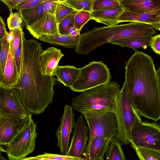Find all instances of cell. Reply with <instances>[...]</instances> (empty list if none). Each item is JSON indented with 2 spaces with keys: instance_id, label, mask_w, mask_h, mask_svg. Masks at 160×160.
<instances>
[{
  "instance_id": "cell-1",
  "label": "cell",
  "mask_w": 160,
  "mask_h": 160,
  "mask_svg": "<svg viewBox=\"0 0 160 160\" xmlns=\"http://www.w3.org/2000/svg\"><path fill=\"white\" fill-rule=\"evenodd\" d=\"M22 32V67L17 84L14 88L28 112L36 115L43 113L52 103L53 87L57 78L42 73L40 56L42 44L36 39L27 40Z\"/></svg>"
},
{
  "instance_id": "cell-2",
  "label": "cell",
  "mask_w": 160,
  "mask_h": 160,
  "mask_svg": "<svg viewBox=\"0 0 160 160\" xmlns=\"http://www.w3.org/2000/svg\"><path fill=\"white\" fill-rule=\"evenodd\" d=\"M127 61L125 81L131 102L141 116L160 119V88L152 58L135 50Z\"/></svg>"
},
{
  "instance_id": "cell-3",
  "label": "cell",
  "mask_w": 160,
  "mask_h": 160,
  "mask_svg": "<svg viewBox=\"0 0 160 160\" xmlns=\"http://www.w3.org/2000/svg\"><path fill=\"white\" fill-rule=\"evenodd\" d=\"M156 33L152 27L139 22H131L112 26L94 27L92 30L80 34L75 51L79 54L87 55L103 44L132 37H152Z\"/></svg>"
},
{
  "instance_id": "cell-4",
  "label": "cell",
  "mask_w": 160,
  "mask_h": 160,
  "mask_svg": "<svg viewBox=\"0 0 160 160\" xmlns=\"http://www.w3.org/2000/svg\"><path fill=\"white\" fill-rule=\"evenodd\" d=\"M120 85L114 81L86 90L72 100V108L81 114L88 112H115Z\"/></svg>"
},
{
  "instance_id": "cell-5",
  "label": "cell",
  "mask_w": 160,
  "mask_h": 160,
  "mask_svg": "<svg viewBox=\"0 0 160 160\" xmlns=\"http://www.w3.org/2000/svg\"><path fill=\"white\" fill-rule=\"evenodd\" d=\"M115 113L118 125L115 138L121 145L128 144L131 141L133 125L142 121L140 115L131 102L125 82L117 98Z\"/></svg>"
},
{
  "instance_id": "cell-6",
  "label": "cell",
  "mask_w": 160,
  "mask_h": 160,
  "mask_svg": "<svg viewBox=\"0 0 160 160\" xmlns=\"http://www.w3.org/2000/svg\"><path fill=\"white\" fill-rule=\"evenodd\" d=\"M37 124L32 117L8 143L0 145V151L7 154L8 160H20L32 152L37 137Z\"/></svg>"
},
{
  "instance_id": "cell-7",
  "label": "cell",
  "mask_w": 160,
  "mask_h": 160,
  "mask_svg": "<svg viewBox=\"0 0 160 160\" xmlns=\"http://www.w3.org/2000/svg\"><path fill=\"white\" fill-rule=\"evenodd\" d=\"M111 79L106 65L101 61H92L80 68L78 79L70 88L73 91L82 92L107 83Z\"/></svg>"
},
{
  "instance_id": "cell-8",
  "label": "cell",
  "mask_w": 160,
  "mask_h": 160,
  "mask_svg": "<svg viewBox=\"0 0 160 160\" xmlns=\"http://www.w3.org/2000/svg\"><path fill=\"white\" fill-rule=\"evenodd\" d=\"M82 114L87 122L89 138L99 137L112 139L116 137L118 125L114 112L107 111L88 112Z\"/></svg>"
},
{
  "instance_id": "cell-9",
  "label": "cell",
  "mask_w": 160,
  "mask_h": 160,
  "mask_svg": "<svg viewBox=\"0 0 160 160\" xmlns=\"http://www.w3.org/2000/svg\"><path fill=\"white\" fill-rule=\"evenodd\" d=\"M132 147L160 151V125L159 123L142 121L135 123L131 134Z\"/></svg>"
},
{
  "instance_id": "cell-10",
  "label": "cell",
  "mask_w": 160,
  "mask_h": 160,
  "mask_svg": "<svg viewBox=\"0 0 160 160\" xmlns=\"http://www.w3.org/2000/svg\"><path fill=\"white\" fill-rule=\"evenodd\" d=\"M0 112L12 114L20 119L32 116L24 107L18 93L13 87H0Z\"/></svg>"
},
{
  "instance_id": "cell-11",
  "label": "cell",
  "mask_w": 160,
  "mask_h": 160,
  "mask_svg": "<svg viewBox=\"0 0 160 160\" xmlns=\"http://www.w3.org/2000/svg\"><path fill=\"white\" fill-rule=\"evenodd\" d=\"M75 115L72 107L65 105L60 123L56 134L58 140L57 145L62 155H67L68 152L70 135L76 123Z\"/></svg>"
},
{
  "instance_id": "cell-12",
  "label": "cell",
  "mask_w": 160,
  "mask_h": 160,
  "mask_svg": "<svg viewBox=\"0 0 160 160\" xmlns=\"http://www.w3.org/2000/svg\"><path fill=\"white\" fill-rule=\"evenodd\" d=\"M31 118L20 119L12 114L0 112V145L9 143Z\"/></svg>"
},
{
  "instance_id": "cell-13",
  "label": "cell",
  "mask_w": 160,
  "mask_h": 160,
  "mask_svg": "<svg viewBox=\"0 0 160 160\" xmlns=\"http://www.w3.org/2000/svg\"><path fill=\"white\" fill-rule=\"evenodd\" d=\"M82 115H80L76 122L73 135L67 155L81 158L87 147L89 137L88 135L89 129L86 124Z\"/></svg>"
},
{
  "instance_id": "cell-14",
  "label": "cell",
  "mask_w": 160,
  "mask_h": 160,
  "mask_svg": "<svg viewBox=\"0 0 160 160\" xmlns=\"http://www.w3.org/2000/svg\"><path fill=\"white\" fill-rule=\"evenodd\" d=\"M26 28L34 38L38 39L42 36L60 35L54 15L45 13L38 21Z\"/></svg>"
},
{
  "instance_id": "cell-15",
  "label": "cell",
  "mask_w": 160,
  "mask_h": 160,
  "mask_svg": "<svg viewBox=\"0 0 160 160\" xmlns=\"http://www.w3.org/2000/svg\"><path fill=\"white\" fill-rule=\"evenodd\" d=\"M64 56L60 49L53 47L42 50L40 56V65L42 73L53 77L61 58Z\"/></svg>"
},
{
  "instance_id": "cell-16",
  "label": "cell",
  "mask_w": 160,
  "mask_h": 160,
  "mask_svg": "<svg viewBox=\"0 0 160 160\" xmlns=\"http://www.w3.org/2000/svg\"><path fill=\"white\" fill-rule=\"evenodd\" d=\"M160 13V8L141 13L123 11L118 19V23L123 22L143 23L158 30L159 27L157 17Z\"/></svg>"
},
{
  "instance_id": "cell-17",
  "label": "cell",
  "mask_w": 160,
  "mask_h": 160,
  "mask_svg": "<svg viewBox=\"0 0 160 160\" xmlns=\"http://www.w3.org/2000/svg\"><path fill=\"white\" fill-rule=\"evenodd\" d=\"M111 139L99 137L89 138L85 152L83 153L85 160L104 159V156Z\"/></svg>"
},
{
  "instance_id": "cell-18",
  "label": "cell",
  "mask_w": 160,
  "mask_h": 160,
  "mask_svg": "<svg viewBox=\"0 0 160 160\" xmlns=\"http://www.w3.org/2000/svg\"><path fill=\"white\" fill-rule=\"evenodd\" d=\"M124 11L141 13L160 8V0H119Z\"/></svg>"
},
{
  "instance_id": "cell-19",
  "label": "cell",
  "mask_w": 160,
  "mask_h": 160,
  "mask_svg": "<svg viewBox=\"0 0 160 160\" xmlns=\"http://www.w3.org/2000/svg\"><path fill=\"white\" fill-rule=\"evenodd\" d=\"M19 75L12 56L10 45L6 63L2 78L0 79V87L11 88L17 83Z\"/></svg>"
},
{
  "instance_id": "cell-20",
  "label": "cell",
  "mask_w": 160,
  "mask_h": 160,
  "mask_svg": "<svg viewBox=\"0 0 160 160\" xmlns=\"http://www.w3.org/2000/svg\"><path fill=\"white\" fill-rule=\"evenodd\" d=\"M121 6L112 8L92 11L91 12L92 19L96 22L104 24L108 26L117 25L118 20L123 12Z\"/></svg>"
},
{
  "instance_id": "cell-21",
  "label": "cell",
  "mask_w": 160,
  "mask_h": 160,
  "mask_svg": "<svg viewBox=\"0 0 160 160\" xmlns=\"http://www.w3.org/2000/svg\"><path fill=\"white\" fill-rule=\"evenodd\" d=\"M80 68L72 65L58 66L53 74L58 81L66 87H71L78 79Z\"/></svg>"
},
{
  "instance_id": "cell-22",
  "label": "cell",
  "mask_w": 160,
  "mask_h": 160,
  "mask_svg": "<svg viewBox=\"0 0 160 160\" xmlns=\"http://www.w3.org/2000/svg\"><path fill=\"white\" fill-rule=\"evenodd\" d=\"M79 39V36L59 35L44 36L41 37L39 40L54 45L71 48H75L78 44Z\"/></svg>"
},
{
  "instance_id": "cell-23",
  "label": "cell",
  "mask_w": 160,
  "mask_h": 160,
  "mask_svg": "<svg viewBox=\"0 0 160 160\" xmlns=\"http://www.w3.org/2000/svg\"><path fill=\"white\" fill-rule=\"evenodd\" d=\"M152 37L141 36L132 37L112 41L110 43L118 45L122 47H128L134 50L141 48L145 49L149 46Z\"/></svg>"
},
{
  "instance_id": "cell-24",
  "label": "cell",
  "mask_w": 160,
  "mask_h": 160,
  "mask_svg": "<svg viewBox=\"0 0 160 160\" xmlns=\"http://www.w3.org/2000/svg\"><path fill=\"white\" fill-rule=\"evenodd\" d=\"M23 21V25L26 27L31 26L39 20L45 14L42 3L32 8L22 11L19 13Z\"/></svg>"
},
{
  "instance_id": "cell-25",
  "label": "cell",
  "mask_w": 160,
  "mask_h": 160,
  "mask_svg": "<svg viewBox=\"0 0 160 160\" xmlns=\"http://www.w3.org/2000/svg\"><path fill=\"white\" fill-rule=\"evenodd\" d=\"M105 153L106 160H126L120 141L115 138L111 139Z\"/></svg>"
},
{
  "instance_id": "cell-26",
  "label": "cell",
  "mask_w": 160,
  "mask_h": 160,
  "mask_svg": "<svg viewBox=\"0 0 160 160\" xmlns=\"http://www.w3.org/2000/svg\"><path fill=\"white\" fill-rule=\"evenodd\" d=\"M68 6L75 11H86L91 12L94 0H63Z\"/></svg>"
},
{
  "instance_id": "cell-27",
  "label": "cell",
  "mask_w": 160,
  "mask_h": 160,
  "mask_svg": "<svg viewBox=\"0 0 160 160\" xmlns=\"http://www.w3.org/2000/svg\"><path fill=\"white\" fill-rule=\"evenodd\" d=\"M140 160H160V151L133 147Z\"/></svg>"
},
{
  "instance_id": "cell-28",
  "label": "cell",
  "mask_w": 160,
  "mask_h": 160,
  "mask_svg": "<svg viewBox=\"0 0 160 160\" xmlns=\"http://www.w3.org/2000/svg\"><path fill=\"white\" fill-rule=\"evenodd\" d=\"M75 11L67 5L63 0H59L54 15L58 23H60L65 18Z\"/></svg>"
},
{
  "instance_id": "cell-29",
  "label": "cell",
  "mask_w": 160,
  "mask_h": 160,
  "mask_svg": "<svg viewBox=\"0 0 160 160\" xmlns=\"http://www.w3.org/2000/svg\"><path fill=\"white\" fill-rule=\"evenodd\" d=\"M78 12L77 11H74L58 24V30L60 35H69V30L71 27L75 26L74 18Z\"/></svg>"
},
{
  "instance_id": "cell-30",
  "label": "cell",
  "mask_w": 160,
  "mask_h": 160,
  "mask_svg": "<svg viewBox=\"0 0 160 160\" xmlns=\"http://www.w3.org/2000/svg\"><path fill=\"white\" fill-rule=\"evenodd\" d=\"M7 36L0 41V79L3 75L4 68L8 58L10 44L6 40Z\"/></svg>"
},
{
  "instance_id": "cell-31",
  "label": "cell",
  "mask_w": 160,
  "mask_h": 160,
  "mask_svg": "<svg viewBox=\"0 0 160 160\" xmlns=\"http://www.w3.org/2000/svg\"><path fill=\"white\" fill-rule=\"evenodd\" d=\"M119 0H94L92 11L106 10L121 6Z\"/></svg>"
},
{
  "instance_id": "cell-32",
  "label": "cell",
  "mask_w": 160,
  "mask_h": 160,
  "mask_svg": "<svg viewBox=\"0 0 160 160\" xmlns=\"http://www.w3.org/2000/svg\"><path fill=\"white\" fill-rule=\"evenodd\" d=\"M7 22L10 30L22 28L24 26L23 19L20 13L18 12L10 14L7 19Z\"/></svg>"
},
{
  "instance_id": "cell-33",
  "label": "cell",
  "mask_w": 160,
  "mask_h": 160,
  "mask_svg": "<svg viewBox=\"0 0 160 160\" xmlns=\"http://www.w3.org/2000/svg\"><path fill=\"white\" fill-rule=\"evenodd\" d=\"M91 19V12L83 11H78L74 18V25L76 29L80 31L84 25Z\"/></svg>"
},
{
  "instance_id": "cell-34",
  "label": "cell",
  "mask_w": 160,
  "mask_h": 160,
  "mask_svg": "<svg viewBox=\"0 0 160 160\" xmlns=\"http://www.w3.org/2000/svg\"><path fill=\"white\" fill-rule=\"evenodd\" d=\"M22 32L23 31L22 33L19 46L15 51L13 58L19 76L21 73L22 67L23 48Z\"/></svg>"
},
{
  "instance_id": "cell-35",
  "label": "cell",
  "mask_w": 160,
  "mask_h": 160,
  "mask_svg": "<svg viewBox=\"0 0 160 160\" xmlns=\"http://www.w3.org/2000/svg\"><path fill=\"white\" fill-rule=\"evenodd\" d=\"M38 155L48 160H85L83 157L78 158L47 152Z\"/></svg>"
},
{
  "instance_id": "cell-36",
  "label": "cell",
  "mask_w": 160,
  "mask_h": 160,
  "mask_svg": "<svg viewBox=\"0 0 160 160\" xmlns=\"http://www.w3.org/2000/svg\"><path fill=\"white\" fill-rule=\"evenodd\" d=\"M45 0H23L19 4L15 9L20 13L22 11L26 9L32 8L38 6Z\"/></svg>"
},
{
  "instance_id": "cell-37",
  "label": "cell",
  "mask_w": 160,
  "mask_h": 160,
  "mask_svg": "<svg viewBox=\"0 0 160 160\" xmlns=\"http://www.w3.org/2000/svg\"><path fill=\"white\" fill-rule=\"evenodd\" d=\"M59 0H45L42 2L45 13L54 15Z\"/></svg>"
},
{
  "instance_id": "cell-38",
  "label": "cell",
  "mask_w": 160,
  "mask_h": 160,
  "mask_svg": "<svg viewBox=\"0 0 160 160\" xmlns=\"http://www.w3.org/2000/svg\"><path fill=\"white\" fill-rule=\"evenodd\" d=\"M13 30L15 34V38L12 43L10 44L13 58L14 57L16 50L19 46L23 29L22 28H17L14 29Z\"/></svg>"
},
{
  "instance_id": "cell-39",
  "label": "cell",
  "mask_w": 160,
  "mask_h": 160,
  "mask_svg": "<svg viewBox=\"0 0 160 160\" xmlns=\"http://www.w3.org/2000/svg\"><path fill=\"white\" fill-rule=\"evenodd\" d=\"M149 46L155 53L160 55V34L152 37Z\"/></svg>"
},
{
  "instance_id": "cell-40",
  "label": "cell",
  "mask_w": 160,
  "mask_h": 160,
  "mask_svg": "<svg viewBox=\"0 0 160 160\" xmlns=\"http://www.w3.org/2000/svg\"><path fill=\"white\" fill-rule=\"evenodd\" d=\"M23 0H0V1L4 3L8 8L10 14L13 13L12 11L18 5L22 2Z\"/></svg>"
},
{
  "instance_id": "cell-41",
  "label": "cell",
  "mask_w": 160,
  "mask_h": 160,
  "mask_svg": "<svg viewBox=\"0 0 160 160\" xmlns=\"http://www.w3.org/2000/svg\"><path fill=\"white\" fill-rule=\"evenodd\" d=\"M8 32L7 31L6 24L2 17L0 16V41L3 39L7 36Z\"/></svg>"
},
{
  "instance_id": "cell-42",
  "label": "cell",
  "mask_w": 160,
  "mask_h": 160,
  "mask_svg": "<svg viewBox=\"0 0 160 160\" xmlns=\"http://www.w3.org/2000/svg\"><path fill=\"white\" fill-rule=\"evenodd\" d=\"M15 38V34L13 30H10L7 34L6 40L10 44L12 43Z\"/></svg>"
},
{
  "instance_id": "cell-43",
  "label": "cell",
  "mask_w": 160,
  "mask_h": 160,
  "mask_svg": "<svg viewBox=\"0 0 160 160\" xmlns=\"http://www.w3.org/2000/svg\"><path fill=\"white\" fill-rule=\"evenodd\" d=\"M20 160H48L39 155L35 157H25Z\"/></svg>"
},
{
  "instance_id": "cell-44",
  "label": "cell",
  "mask_w": 160,
  "mask_h": 160,
  "mask_svg": "<svg viewBox=\"0 0 160 160\" xmlns=\"http://www.w3.org/2000/svg\"><path fill=\"white\" fill-rule=\"evenodd\" d=\"M80 31L76 30L72 32L69 35L72 36H78L80 35Z\"/></svg>"
},
{
  "instance_id": "cell-45",
  "label": "cell",
  "mask_w": 160,
  "mask_h": 160,
  "mask_svg": "<svg viewBox=\"0 0 160 160\" xmlns=\"http://www.w3.org/2000/svg\"><path fill=\"white\" fill-rule=\"evenodd\" d=\"M156 71L160 88V66Z\"/></svg>"
},
{
  "instance_id": "cell-46",
  "label": "cell",
  "mask_w": 160,
  "mask_h": 160,
  "mask_svg": "<svg viewBox=\"0 0 160 160\" xmlns=\"http://www.w3.org/2000/svg\"><path fill=\"white\" fill-rule=\"evenodd\" d=\"M157 18L159 27L158 30H160V13L157 16Z\"/></svg>"
},
{
  "instance_id": "cell-47",
  "label": "cell",
  "mask_w": 160,
  "mask_h": 160,
  "mask_svg": "<svg viewBox=\"0 0 160 160\" xmlns=\"http://www.w3.org/2000/svg\"><path fill=\"white\" fill-rule=\"evenodd\" d=\"M0 160H8L4 158L2 155L1 153H0Z\"/></svg>"
},
{
  "instance_id": "cell-48",
  "label": "cell",
  "mask_w": 160,
  "mask_h": 160,
  "mask_svg": "<svg viewBox=\"0 0 160 160\" xmlns=\"http://www.w3.org/2000/svg\"><path fill=\"white\" fill-rule=\"evenodd\" d=\"M93 160H104V159H101V158H96V159H95Z\"/></svg>"
},
{
  "instance_id": "cell-49",
  "label": "cell",
  "mask_w": 160,
  "mask_h": 160,
  "mask_svg": "<svg viewBox=\"0 0 160 160\" xmlns=\"http://www.w3.org/2000/svg\"><path fill=\"white\" fill-rule=\"evenodd\" d=\"M159 30V31H160V30Z\"/></svg>"
}]
</instances>
